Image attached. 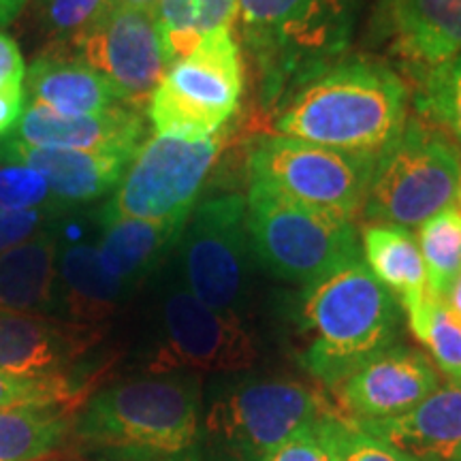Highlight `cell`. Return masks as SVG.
<instances>
[{"label":"cell","instance_id":"cell-8","mask_svg":"<svg viewBox=\"0 0 461 461\" xmlns=\"http://www.w3.org/2000/svg\"><path fill=\"white\" fill-rule=\"evenodd\" d=\"M333 412L322 393L297 380H250L212 403L205 434L229 457L258 461Z\"/></svg>","mask_w":461,"mask_h":461},{"label":"cell","instance_id":"cell-23","mask_svg":"<svg viewBox=\"0 0 461 461\" xmlns=\"http://www.w3.org/2000/svg\"><path fill=\"white\" fill-rule=\"evenodd\" d=\"M188 222V221H186ZM186 222H157L140 218H120L103 224L96 244L103 267L126 291L154 272L167 252L180 241Z\"/></svg>","mask_w":461,"mask_h":461},{"label":"cell","instance_id":"cell-30","mask_svg":"<svg viewBox=\"0 0 461 461\" xmlns=\"http://www.w3.org/2000/svg\"><path fill=\"white\" fill-rule=\"evenodd\" d=\"M322 429L336 461H414L387 440L363 429L357 420L342 417L338 411L322 419Z\"/></svg>","mask_w":461,"mask_h":461},{"label":"cell","instance_id":"cell-16","mask_svg":"<svg viewBox=\"0 0 461 461\" xmlns=\"http://www.w3.org/2000/svg\"><path fill=\"white\" fill-rule=\"evenodd\" d=\"M101 333L56 316L0 310V370L31 378L67 376Z\"/></svg>","mask_w":461,"mask_h":461},{"label":"cell","instance_id":"cell-14","mask_svg":"<svg viewBox=\"0 0 461 461\" xmlns=\"http://www.w3.org/2000/svg\"><path fill=\"white\" fill-rule=\"evenodd\" d=\"M438 387L440 378L428 357L406 346H391L331 389L342 417L383 420L411 412Z\"/></svg>","mask_w":461,"mask_h":461},{"label":"cell","instance_id":"cell-10","mask_svg":"<svg viewBox=\"0 0 461 461\" xmlns=\"http://www.w3.org/2000/svg\"><path fill=\"white\" fill-rule=\"evenodd\" d=\"M177 250L184 286L207 308L244 319L250 261L255 258L248 238L246 199L222 194L197 205Z\"/></svg>","mask_w":461,"mask_h":461},{"label":"cell","instance_id":"cell-17","mask_svg":"<svg viewBox=\"0 0 461 461\" xmlns=\"http://www.w3.org/2000/svg\"><path fill=\"white\" fill-rule=\"evenodd\" d=\"M143 131L141 112L129 105H118L96 115H62L31 101L11 137L41 148L137 152Z\"/></svg>","mask_w":461,"mask_h":461},{"label":"cell","instance_id":"cell-18","mask_svg":"<svg viewBox=\"0 0 461 461\" xmlns=\"http://www.w3.org/2000/svg\"><path fill=\"white\" fill-rule=\"evenodd\" d=\"M357 423L414 461H461V383L448 380L402 417Z\"/></svg>","mask_w":461,"mask_h":461},{"label":"cell","instance_id":"cell-25","mask_svg":"<svg viewBox=\"0 0 461 461\" xmlns=\"http://www.w3.org/2000/svg\"><path fill=\"white\" fill-rule=\"evenodd\" d=\"M77 403H32L0 411V461H41L73 431Z\"/></svg>","mask_w":461,"mask_h":461},{"label":"cell","instance_id":"cell-27","mask_svg":"<svg viewBox=\"0 0 461 461\" xmlns=\"http://www.w3.org/2000/svg\"><path fill=\"white\" fill-rule=\"evenodd\" d=\"M403 310L412 333L429 350L438 370L453 383H461V321L445 299L425 293Z\"/></svg>","mask_w":461,"mask_h":461},{"label":"cell","instance_id":"cell-12","mask_svg":"<svg viewBox=\"0 0 461 461\" xmlns=\"http://www.w3.org/2000/svg\"><path fill=\"white\" fill-rule=\"evenodd\" d=\"M257 359V342L244 319L207 308L186 286L167 291L160 339L148 359V372H240Z\"/></svg>","mask_w":461,"mask_h":461},{"label":"cell","instance_id":"cell-39","mask_svg":"<svg viewBox=\"0 0 461 461\" xmlns=\"http://www.w3.org/2000/svg\"><path fill=\"white\" fill-rule=\"evenodd\" d=\"M445 302L448 308L453 310L455 316L461 321V274L457 276V280L453 282L451 288H448V293L445 295Z\"/></svg>","mask_w":461,"mask_h":461},{"label":"cell","instance_id":"cell-33","mask_svg":"<svg viewBox=\"0 0 461 461\" xmlns=\"http://www.w3.org/2000/svg\"><path fill=\"white\" fill-rule=\"evenodd\" d=\"M105 7V0H41L45 28L51 37L71 41Z\"/></svg>","mask_w":461,"mask_h":461},{"label":"cell","instance_id":"cell-6","mask_svg":"<svg viewBox=\"0 0 461 461\" xmlns=\"http://www.w3.org/2000/svg\"><path fill=\"white\" fill-rule=\"evenodd\" d=\"M461 194V149L442 129L406 120L397 140L378 154L363 214L374 222L419 227Z\"/></svg>","mask_w":461,"mask_h":461},{"label":"cell","instance_id":"cell-11","mask_svg":"<svg viewBox=\"0 0 461 461\" xmlns=\"http://www.w3.org/2000/svg\"><path fill=\"white\" fill-rule=\"evenodd\" d=\"M374 163V157L276 135L252 149L250 182L350 221L366 203Z\"/></svg>","mask_w":461,"mask_h":461},{"label":"cell","instance_id":"cell-38","mask_svg":"<svg viewBox=\"0 0 461 461\" xmlns=\"http://www.w3.org/2000/svg\"><path fill=\"white\" fill-rule=\"evenodd\" d=\"M28 0H0V26H7L22 14Z\"/></svg>","mask_w":461,"mask_h":461},{"label":"cell","instance_id":"cell-22","mask_svg":"<svg viewBox=\"0 0 461 461\" xmlns=\"http://www.w3.org/2000/svg\"><path fill=\"white\" fill-rule=\"evenodd\" d=\"M126 295V288L103 267L95 244H73L58 257V310L65 321L101 330Z\"/></svg>","mask_w":461,"mask_h":461},{"label":"cell","instance_id":"cell-5","mask_svg":"<svg viewBox=\"0 0 461 461\" xmlns=\"http://www.w3.org/2000/svg\"><path fill=\"white\" fill-rule=\"evenodd\" d=\"M246 224L252 257L280 280L310 286L361 261L348 218L297 203L255 182L246 197Z\"/></svg>","mask_w":461,"mask_h":461},{"label":"cell","instance_id":"cell-40","mask_svg":"<svg viewBox=\"0 0 461 461\" xmlns=\"http://www.w3.org/2000/svg\"><path fill=\"white\" fill-rule=\"evenodd\" d=\"M107 7H126V9H157L158 0H105Z\"/></svg>","mask_w":461,"mask_h":461},{"label":"cell","instance_id":"cell-35","mask_svg":"<svg viewBox=\"0 0 461 461\" xmlns=\"http://www.w3.org/2000/svg\"><path fill=\"white\" fill-rule=\"evenodd\" d=\"M327 419V417H325ZM258 461H336L330 440H327L322 420L310 425L295 436L288 438L280 447H276L272 453H267Z\"/></svg>","mask_w":461,"mask_h":461},{"label":"cell","instance_id":"cell-20","mask_svg":"<svg viewBox=\"0 0 461 461\" xmlns=\"http://www.w3.org/2000/svg\"><path fill=\"white\" fill-rule=\"evenodd\" d=\"M58 222L0 255V310L45 314L58 310Z\"/></svg>","mask_w":461,"mask_h":461},{"label":"cell","instance_id":"cell-3","mask_svg":"<svg viewBox=\"0 0 461 461\" xmlns=\"http://www.w3.org/2000/svg\"><path fill=\"white\" fill-rule=\"evenodd\" d=\"M302 325L312 336L302 366L322 384L336 387L393 346L400 308L367 265L357 261L305 288Z\"/></svg>","mask_w":461,"mask_h":461},{"label":"cell","instance_id":"cell-36","mask_svg":"<svg viewBox=\"0 0 461 461\" xmlns=\"http://www.w3.org/2000/svg\"><path fill=\"white\" fill-rule=\"evenodd\" d=\"M26 79V62L14 37L0 31V90L22 86Z\"/></svg>","mask_w":461,"mask_h":461},{"label":"cell","instance_id":"cell-7","mask_svg":"<svg viewBox=\"0 0 461 461\" xmlns=\"http://www.w3.org/2000/svg\"><path fill=\"white\" fill-rule=\"evenodd\" d=\"M244 90L240 45L230 28L205 34L197 48L167 68L148 101L157 135L207 140L238 112Z\"/></svg>","mask_w":461,"mask_h":461},{"label":"cell","instance_id":"cell-4","mask_svg":"<svg viewBox=\"0 0 461 461\" xmlns=\"http://www.w3.org/2000/svg\"><path fill=\"white\" fill-rule=\"evenodd\" d=\"M357 11L359 0H238L265 101H280L330 68L348 48Z\"/></svg>","mask_w":461,"mask_h":461},{"label":"cell","instance_id":"cell-37","mask_svg":"<svg viewBox=\"0 0 461 461\" xmlns=\"http://www.w3.org/2000/svg\"><path fill=\"white\" fill-rule=\"evenodd\" d=\"M26 107V92L22 86L0 90V140L17 129Z\"/></svg>","mask_w":461,"mask_h":461},{"label":"cell","instance_id":"cell-24","mask_svg":"<svg viewBox=\"0 0 461 461\" xmlns=\"http://www.w3.org/2000/svg\"><path fill=\"white\" fill-rule=\"evenodd\" d=\"M363 255L374 278L400 299L402 308L429 293L419 241L411 229L389 222L367 224Z\"/></svg>","mask_w":461,"mask_h":461},{"label":"cell","instance_id":"cell-32","mask_svg":"<svg viewBox=\"0 0 461 461\" xmlns=\"http://www.w3.org/2000/svg\"><path fill=\"white\" fill-rule=\"evenodd\" d=\"M34 207H58L50 193L48 182L28 167H0V216L11 214V212L34 210ZM58 210H62V207H58Z\"/></svg>","mask_w":461,"mask_h":461},{"label":"cell","instance_id":"cell-19","mask_svg":"<svg viewBox=\"0 0 461 461\" xmlns=\"http://www.w3.org/2000/svg\"><path fill=\"white\" fill-rule=\"evenodd\" d=\"M393 50L423 75L461 56V0H384Z\"/></svg>","mask_w":461,"mask_h":461},{"label":"cell","instance_id":"cell-15","mask_svg":"<svg viewBox=\"0 0 461 461\" xmlns=\"http://www.w3.org/2000/svg\"><path fill=\"white\" fill-rule=\"evenodd\" d=\"M135 154L41 148L11 135L0 140V163L22 165L37 171L48 182L56 205L65 212L105 197L122 180Z\"/></svg>","mask_w":461,"mask_h":461},{"label":"cell","instance_id":"cell-26","mask_svg":"<svg viewBox=\"0 0 461 461\" xmlns=\"http://www.w3.org/2000/svg\"><path fill=\"white\" fill-rule=\"evenodd\" d=\"M157 17L167 65L182 60L205 34L233 26L238 0H158Z\"/></svg>","mask_w":461,"mask_h":461},{"label":"cell","instance_id":"cell-21","mask_svg":"<svg viewBox=\"0 0 461 461\" xmlns=\"http://www.w3.org/2000/svg\"><path fill=\"white\" fill-rule=\"evenodd\" d=\"M26 84L32 101L62 115H96L124 105L103 75L60 48L34 58Z\"/></svg>","mask_w":461,"mask_h":461},{"label":"cell","instance_id":"cell-29","mask_svg":"<svg viewBox=\"0 0 461 461\" xmlns=\"http://www.w3.org/2000/svg\"><path fill=\"white\" fill-rule=\"evenodd\" d=\"M419 103L461 146V56L423 73Z\"/></svg>","mask_w":461,"mask_h":461},{"label":"cell","instance_id":"cell-13","mask_svg":"<svg viewBox=\"0 0 461 461\" xmlns=\"http://www.w3.org/2000/svg\"><path fill=\"white\" fill-rule=\"evenodd\" d=\"M71 43L75 56L107 79L120 103L135 109L148 105L169 68L157 9L105 5Z\"/></svg>","mask_w":461,"mask_h":461},{"label":"cell","instance_id":"cell-41","mask_svg":"<svg viewBox=\"0 0 461 461\" xmlns=\"http://www.w3.org/2000/svg\"><path fill=\"white\" fill-rule=\"evenodd\" d=\"M457 203H459V205H461V194H459V201H457Z\"/></svg>","mask_w":461,"mask_h":461},{"label":"cell","instance_id":"cell-31","mask_svg":"<svg viewBox=\"0 0 461 461\" xmlns=\"http://www.w3.org/2000/svg\"><path fill=\"white\" fill-rule=\"evenodd\" d=\"M84 400V389L67 376L31 378L0 370V411L32 403H77Z\"/></svg>","mask_w":461,"mask_h":461},{"label":"cell","instance_id":"cell-2","mask_svg":"<svg viewBox=\"0 0 461 461\" xmlns=\"http://www.w3.org/2000/svg\"><path fill=\"white\" fill-rule=\"evenodd\" d=\"M406 120L408 88L400 75L383 62L353 58L293 92L276 129L285 137L378 158Z\"/></svg>","mask_w":461,"mask_h":461},{"label":"cell","instance_id":"cell-1","mask_svg":"<svg viewBox=\"0 0 461 461\" xmlns=\"http://www.w3.org/2000/svg\"><path fill=\"white\" fill-rule=\"evenodd\" d=\"M73 436L107 461H194L201 448V391L186 372L118 383L90 397Z\"/></svg>","mask_w":461,"mask_h":461},{"label":"cell","instance_id":"cell-9","mask_svg":"<svg viewBox=\"0 0 461 461\" xmlns=\"http://www.w3.org/2000/svg\"><path fill=\"white\" fill-rule=\"evenodd\" d=\"M218 152L221 140L216 135L207 140L149 137L137 149L113 197L103 207L101 222L120 218L186 222Z\"/></svg>","mask_w":461,"mask_h":461},{"label":"cell","instance_id":"cell-34","mask_svg":"<svg viewBox=\"0 0 461 461\" xmlns=\"http://www.w3.org/2000/svg\"><path fill=\"white\" fill-rule=\"evenodd\" d=\"M62 214L65 212L58 207H34V210L3 214L0 216V255L32 240L34 235L60 221Z\"/></svg>","mask_w":461,"mask_h":461},{"label":"cell","instance_id":"cell-28","mask_svg":"<svg viewBox=\"0 0 461 461\" xmlns=\"http://www.w3.org/2000/svg\"><path fill=\"white\" fill-rule=\"evenodd\" d=\"M417 241L428 272L429 293L445 299L461 274V205H448L419 224Z\"/></svg>","mask_w":461,"mask_h":461}]
</instances>
